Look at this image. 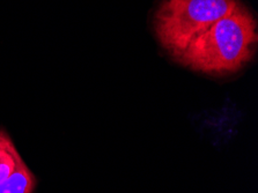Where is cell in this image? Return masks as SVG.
Masks as SVG:
<instances>
[{
	"label": "cell",
	"mask_w": 258,
	"mask_h": 193,
	"mask_svg": "<svg viewBox=\"0 0 258 193\" xmlns=\"http://www.w3.org/2000/svg\"><path fill=\"white\" fill-rule=\"evenodd\" d=\"M257 42L256 19L238 3L228 15L191 39L174 59L195 72L227 76L238 72L251 60Z\"/></svg>",
	"instance_id": "1"
},
{
	"label": "cell",
	"mask_w": 258,
	"mask_h": 193,
	"mask_svg": "<svg viewBox=\"0 0 258 193\" xmlns=\"http://www.w3.org/2000/svg\"><path fill=\"white\" fill-rule=\"evenodd\" d=\"M238 0H162L154 15L160 44L175 58L214 22L232 12Z\"/></svg>",
	"instance_id": "2"
},
{
	"label": "cell",
	"mask_w": 258,
	"mask_h": 193,
	"mask_svg": "<svg viewBox=\"0 0 258 193\" xmlns=\"http://www.w3.org/2000/svg\"><path fill=\"white\" fill-rule=\"evenodd\" d=\"M37 185V177L23 162L13 174L0 182V193H34Z\"/></svg>",
	"instance_id": "3"
},
{
	"label": "cell",
	"mask_w": 258,
	"mask_h": 193,
	"mask_svg": "<svg viewBox=\"0 0 258 193\" xmlns=\"http://www.w3.org/2000/svg\"><path fill=\"white\" fill-rule=\"evenodd\" d=\"M23 161L10 133L0 126V182L13 174Z\"/></svg>",
	"instance_id": "4"
}]
</instances>
